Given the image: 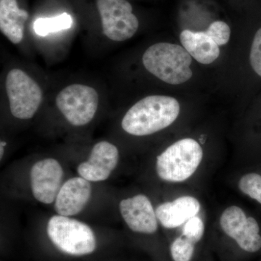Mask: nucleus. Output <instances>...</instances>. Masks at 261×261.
<instances>
[{
	"label": "nucleus",
	"instance_id": "obj_1",
	"mask_svg": "<svg viewBox=\"0 0 261 261\" xmlns=\"http://www.w3.org/2000/svg\"><path fill=\"white\" fill-rule=\"evenodd\" d=\"M179 112V103L175 98L149 96L128 110L122 120V128L129 135H150L172 124Z\"/></svg>",
	"mask_w": 261,
	"mask_h": 261
},
{
	"label": "nucleus",
	"instance_id": "obj_2",
	"mask_svg": "<svg viewBox=\"0 0 261 261\" xmlns=\"http://www.w3.org/2000/svg\"><path fill=\"white\" fill-rule=\"evenodd\" d=\"M146 69L166 83L178 85L192 78V56L181 46L161 42L150 46L144 53Z\"/></svg>",
	"mask_w": 261,
	"mask_h": 261
},
{
	"label": "nucleus",
	"instance_id": "obj_3",
	"mask_svg": "<svg viewBox=\"0 0 261 261\" xmlns=\"http://www.w3.org/2000/svg\"><path fill=\"white\" fill-rule=\"evenodd\" d=\"M202 156L203 151L197 141L191 138L182 139L160 154L156 163V171L159 177L164 181H186L197 171Z\"/></svg>",
	"mask_w": 261,
	"mask_h": 261
},
{
	"label": "nucleus",
	"instance_id": "obj_4",
	"mask_svg": "<svg viewBox=\"0 0 261 261\" xmlns=\"http://www.w3.org/2000/svg\"><path fill=\"white\" fill-rule=\"evenodd\" d=\"M47 234L60 250L70 255H88L97 247L92 228L68 216L51 217L47 224Z\"/></svg>",
	"mask_w": 261,
	"mask_h": 261
},
{
	"label": "nucleus",
	"instance_id": "obj_5",
	"mask_svg": "<svg viewBox=\"0 0 261 261\" xmlns=\"http://www.w3.org/2000/svg\"><path fill=\"white\" fill-rule=\"evenodd\" d=\"M6 91L10 111L18 119L32 118L42 102L43 93L39 84L18 68L10 70L7 75Z\"/></svg>",
	"mask_w": 261,
	"mask_h": 261
},
{
	"label": "nucleus",
	"instance_id": "obj_6",
	"mask_svg": "<svg viewBox=\"0 0 261 261\" xmlns=\"http://www.w3.org/2000/svg\"><path fill=\"white\" fill-rule=\"evenodd\" d=\"M99 104L97 91L83 84L68 86L58 94L56 106L70 124L82 126L93 119Z\"/></svg>",
	"mask_w": 261,
	"mask_h": 261
},
{
	"label": "nucleus",
	"instance_id": "obj_7",
	"mask_svg": "<svg viewBox=\"0 0 261 261\" xmlns=\"http://www.w3.org/2000/svg\"><path fill=\"white\" fill-rule=\"evenodd\" d=\"M96 5L103 34L115 42H123L133 37L139 28V20L132 13L127 0H97Z\"/></svg>",
	"mask_w": 261,
	"mask_h": 261
},
{
	"label": "nucleus",
	"instance_id": "obj_8",
	"mask_svg": "<svg viewBox=\"0 0 261 261\" xmlns=\"http://www.w3.org/2000/svg\"><path fill=\"white\" fill-rule=\"evenodd\" d=\"M223 231L237 242L244 251L255 253L261 249L260 226L252 216H247L238 206L228 207L220 219Z\"/></svg>",
	"mask_w": 261,
	"mask_h": 261
},
{
	"label": "nucleus",
	"instance_id": "obj_9",
	"mask_svg": "<svg viewBox=\"0 0 261 261\" xmlns=\"http://www.w3.org/2000/svg\"><path fill=\"white\" fill-rule=\"evenodd\" d=\"M31 186L33 195L39 202L50 204L61 190L63 171L56 160L38 161L31 170Z\"/></svg>",
	"mask_w": 261,
	"mask_h": 261
},
{
	"label": "nucleus",
	"instance_id": "obj_10",
	"mask_svg": "<svg viewBox=\"0 0 261 261\" xmlns=\"http://www.w3.org/2000/svg\"><path fill=\"white\" fill-rule=\"evenodd\" d=\"M119 152L116 146L102 141L94 146L88 161L81 163L78 173L89 181H105L116 167Z\"/></svg>",
	"mask_w": 261,
	"mask_h": 261
},
{
	"label": "nucleus",
	"instance_id": "obj_11",
	"mask_svg": "<svg viewBox=\"0 0 261 261\" xmlns=\"http://www.w3.org/2000/svg\"><path fill=\"white\" fill-rule=\"evenodd\" d=\"M119 208L122 217L132 231L148 234L157 231L155 211L145 195H136L122 200Z\"/></svg>",
	"mask_w": 261,
	"mask_h": 261
},
{
	"label": "nucleus",
	"instance_id": "obj_12",
	"mask_svg": "<svg viewBox=\"0 0 261 261\" xmlns=\"http://www.w3.org/2000/svg\"><path fill=\"white\" fill-rule=\"evenodd\" d=\"M91 194L92 187L89 181L82 177L70 178L58 192L55 209L61 216H75L83 210Z\"/></svg>",
	"mask_w": 261,
	"mask_h": 261
},
{
	"label": "nucleus",
	"instance_id": "obj_13",
	"mask_svg": "<svg viewBox=\"0 0 261 261\" xmlns=\"http://www.w3.org/2000/svg\"><path fill=\"white\" fill-rule=\"evenodd\" d=\"M200 202L191 196L178 197L156 208L157 219L163 227L174 228L185 224L200 212Z\"/></svg>",
	"mask_w": 261,
	"mask_h": 261
},
{
	"label": "nucleus",
	"instance_id": "obj_14",
	"mask_svg": "<svg viewBox=\"0 0 261 261\" xmlns=\"http://www.w3.org/2000/svg\"><path fill=\"white\" fill-rule=\"evenodd\" d=\"M180 41L190 56L202 64H211L219 57V46L207 31L184 30L180 34Z\"/></svg>",
	"mask_w": 261,
	"mask_h": 261
},
{
	"label": "nucleus",
	"instance_id": "obj_15",
	"mask_svg": "<svg viewBox=\"0 0 261 261\" xmlns=\"http://www.w3.org/2000/svg\"><path fill=\"white\" fill-rule=\"evenodd\" d=\"M29 14L18 8L17 0H0V30L15 44L21 42Z\"/></svg>",
	"mask_w": 261,
	"mask_h": 261
},
{
	"label": "nucleus",
	"instance_id": "obj_16",
	"mask_svg": "<svg viewBox=\"0 0 261 261\" xmlns=\"http://www.w3.org/2000/svg\"><path fill=\"white\" fill-rule=\"evenodd\" d=\"M73 20L71 15L64 13L53 18H40L34 23V32L41 37L71 28Z\"/></svg>",
	"mask_w": 261,
	"mask_h": 261
},
{
	"label": "nucleus",
	"instance_id": "obj_17",
	"mask_svg": "<svg viewBox=\"0 0 261 261\" xmlns=\"http://www.w3.org/2000/svg\"><path fill=\"white\" fill-rule=\"evenodd\" d=\"M238 187L243 194L261 205V173H246L240 178Z\"/></svg>",
	"mask_w": 261,
	"mask_h": 261
},
{
	"label": "nucleus",
	"instance_id": "obj_18",
	"mask_svg": "<svg viewBox=\"0 0 261 261\" xmlns=\"http://www.w3.org/2000/svg\"><path fill=\"white\" fill-rule=\"evenodd\" d=\"M195 244L181 234L171 246V253L174 261H190L195 251Z\"/></svg>",
	"mask_w": 261,
	"mask_h": 261
},
{
	"label": "nucleus",
	"instance_id": "obj_19",
	"mask_svg": "<svg viewBox=\"0 0 261 261\" xmlns=\"http://www.w3.org/2000/svg\"><path fill=\"white\" fill-rule=\"evenodd\" d=\"M205 232V225L198 216H194L185 224L182 235L195 244L198 243Z\"/></svg>",
	"mask_w": 261,
	"mask_h": 261
},
{
	"label": "nucleus",
	"instance_id": "obj_20",
	"mask_svg": "<svg viewBox=\"0 0 261 261\" xmlns=\"http://www.w3.org/2000/svg\"><path fill=\"white\" fill-rule=\"evenodd\" d=\"M206 31L219 46L224 45L229 41L231 30L228 24L224 21H214Z\"/></svg>",
	"mask_w": 261,
	"mask_h": 261
},
{
	"label": "nucleus",
	"instance_id": "obj_21",
	"mask_svg": "<svg viewBox=\"0 0 261 261\" xmlns=\"http://www.w3.org/2000/svg\"><path fill=\"white\" fill-rule=\"evenodd\" d=\"M250 65L252 69L261 77V28L254 37L250 55Z\"/></svg>",
	"mask_w": 261,
	"mask_h": 261
},
{
	"label": "nucleus",
	"instance_id": "obj_22",
	"mask_svg": "<svg viewBox=\"0 0 261 261\" xmlns=\"http://www.w3.org/2000/svg\"><path fill=\"white\" fill-rule=\"evenodd\" d=\"M5 145H6V142L2 141L1 146H0V147H1V159L3 158V153H4V147Z\"/></svg>",
	"mask_w": 261,
	"mask_h": 261
}]
</instances>
